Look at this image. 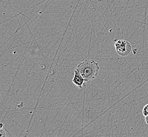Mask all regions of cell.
I'll return each instance as SVG.
<instances>
[{
    "instance_id": "1",
    "label": "cell",
    "mask_w": 148,
    "mask_h": 137,
    "mask_svg": "<svg viewBox=\"0 0 148 137\" xmlns=\"http://www.w3.org/2000/svg\"><path fill=\"white\" fill-rule=\"evenodd\" d=\"M86 82L94 80L98 76L100 70L99 64L94 60H86L80 63L76 68Z\"/></svg>"
},
{
    "instance_id": "2",
    "label": "cell",
    "mask_w": 148,
    "mask_h": 137,
    "mask_svg": "<svg viewBox=\"0 0 148 137\" xmlns=\"http://www.w3.org/2000/svg\"><path fill=\"white\" fill-rule=\"evenodd\" d=\"M114 46L117 53L123 57H127L132 50L131 43L127 40H117L114 43Z\"/></svg>"
},
{
    "instance_id": "3",
    "label": "cell",
    "mask_w": 148,
    "mask_h": 137,
    "mask_svg": "<svg viewBox=\"0 0 148 137\" xmlns=\"http://www.w3.org/2000/svg\"><path fill=\"white\" fill-rule=\"evenodd\" d=\"M74 73L75 74L74 78L73 79V82L79 88H82L83 85L86 82L85 80L83 78L82 75L80 74L77 68H75Z\"/></svg>"
},
{
    "instance_id": "4",
    "label": "cell",
    "mask_w": 148,
    "mask_h": 137,
    "mask_svg": "<svg viewBox=\"0 0 148 137\" xmlns=\"http://www.w3.org/2000/svg\"><path fill=\"white\" fill-rule=\"evenodd\" d=\"M143 114L145 117L148 116V104L144 106L143 108Z\"/></svg>"
},
{
    "instance_id": "5",
    "label": "cell",
    "mask_w": 148,
    "mask_h": 137,
    "mask_svg": "<svg viewBox=\"0 0 148 137\" xmlns=\"http://www.w3.org/2000/svg\"><path fill=\"white\" fill-rule=\"evenodd\" d=\"M0 133H1V137H6V134L5 131H4V130H3V129H1Z\"/></svg>"
},
{
    "instance_id": "6",
    "label": "cell",
    "mask_w": 148,
    "mask_h": 137,
    "mask_svg": "<svg viewBox=\"0 0 148 137\" xmlns=\"http://www.w3.org/2000/svg\"><path fill=\"white\" fill-rule=\"evenodd\" d=\"M145 121L146 123H147V125H148V116H146V117H145Z\"/></svg>"
},
{
    "instance_id": "7",
    "label": "cell",
    "mask_w": 148,
    "mask_h": 137,
    "mask_svg": "<svg viewBox=\"0 0 148 137\" xmlns=\"http://www.w3.org/2000/svg\"><path fill=\"white\" fill-rule=\"evenodd\" d=\"M3 124L2 123H1V129L3 128Z\"/></svg>"
}]
</instances>
